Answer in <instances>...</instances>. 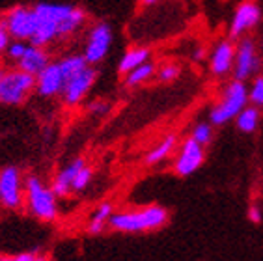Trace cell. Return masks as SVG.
I'll list each match as a JSON object with an SVG mask.
<instances>
[{
    "instance_id": "6da1fadb",
    "label": "cell",
    "mask_w": 263,
    "mask_h": 261,
    "mask_svg": "<svg viewBox=\"0 0 263 261\" xmlns=\"http://www.w3.org/2000/svg\"><path fill=\"white\" fill-rule=\"evenodd\" d=\"M35 13V30L30 45L49 47L56 40H67L86 25L88 13L79 6L40 2L32 6Z\"/></svg>"
},
{
    "instance_id": "7a4b0ae2",
    "label": "cell",
    "mask_w": 263,
    "mask_h": 261,
    "mask_svg": "<svg viewBox=\"0 0 263 261\" xmlns=\"http://www.w3.org/2000/svg\"><path fill=\"white\" fill-rule=\"evenodd\" d=\"M170 220V211L159 203L138 207V209H125L114 211L108 220V230L116 233H149L164 228Z\"/></svg>"
},
{
    "instance_id": "3957f363",
    "label": "cell",
    "mask_w": 263,
    "mask_h": 261,
    "mask_svg": "<svg viewBox=\"0 0 263 261\" xmlns=\"http://www.w3.org/2000/svg\"><path fill=\"white\" fill-rule=\"evenodd\" d=\"M25 207L35 220L51 224L60 215L58 196L52 192L51 185L37 174L25 177Z\"/></svg>"
},
{
    "instance_id": "277c9868",
    "label": "cell",
    "mask_w": 263,
    "mask_h": 261,
    "mask_svg": "<svg viewBox=\"0 0 263 261\" xmlns=\"http://www.w3.org/2000/svg\"><path fill=\"white\" fill-rule=\"evenodd\" d=\"M250 105L248 101V86L243 81H230L224 86L222 94L218 101L211 106L209 110V123L213 127L226 125L230 121L237 118V114L243 110L245 106Z\"/></svg>"
},
{
    "instance_id": "5b68a950",
    "label": "cell",
    "mask_w": 263,
    "mask_h": 261,
    "mask_svg": "<svg viewBox=\"0 0 263 261\" xmlns=\"http://www.w3.org/2000/svg\"><path fill=\"white\" fill-rule=\"evenodd\" d=\"M32 91H35V77L21 71L19 67L6 71L0 82V105L17 106L28 101Z\"/></svg>"
},
{
    "instance_id": "8992f818",
    "label": "cell",
    "mask_w": 263,
    "mask_h": 261,
    "mask_svg": "<svg viewBox=\"0 0 263 261\" xmlns=\"http://www.w3.org/2000/svg\"><path fill=\"white\" fill-rule=\"evenodd\" d=\"M112 41H114V32L112 26L105 21L93 23L91 28L86 34V43L82 49V56L90 65L96 67L97 64H101L105 60L108 52L112 49Z\"/></svg>"
},
{
    "instance_id": "52a82bcc",
    "label": "cell",
    "mask_w": 263,
    "mask_h": 261,
    "mask_svg": "<svg viewBox=\"0 0 263 261\" xmlns=\"http://www.w3.org/2000/svg\"><path fill=\"white\" fill-rule=\"evenodd\" d=\"M0 206L8 211L25 207V177L17 166H4L0 170Z\"/></svg>"
},
{
    "instance_id": "ba28073f",
    "label": "cell",
    "mask_w": 263,
    "mask_h": 261,
    "mask_svg": "<svg viewBox=\"0 0 263 261\" xmlns=\"http://www.w3.org/2000/svg\"><path fill=\"white\" fill-rule=\"evenodd\" d=\"M96 81H97V69L93 65H86L81 71H77L75 75H71L66 81L64 91H62L60 96L62 103L66 106H69V108L79 106L91 91Z\"/></svg>"
},
{
    "instance_id": "9c48e42d",
    "label": "cell",
    "mask_w": 263,
    "mask_h": 261,
    "mask_svg": "<svg viewBox=\"0 0 263 261\" xmlns=\"http://www.w3.org/2000/svg\"><path fill=\"white\" fill-rule=\"evenodd\" d=\"M259 71V54L256 41L252 38H241L235 43V64H233V79L235 81H248L258 75Z\"/></svg>"
},
{
    "instance_id": "30bf717a",
    "label": "cell",
    "mask_w": 263,
    "mask_h": 261,
    "mask_svg": "<svg viewBox=\"0 0 263 261\" xmlns=\"http://www.w3.org/2000/svg\"><path fill=\"white\" fill-rule=\"evenodd\" d=\"M11 40L30 41L35 30V13L32 6H13L0 17Z\"/></svg>"
},
{
    "instance_id": "8fae6325",
    "label": "cell",
    "mask_w": 263,
    "mask_h": 261,
    "mask_svg": "<svg viewBox=\"0 0 263 261\" xmlns=\"http://www.w3.org/2000/svg\"><path fill=\"white\" fill-rule=\"evenodd\" d=\"M203 162H205V147L194 142L191 136H187L179 144V150L174 157L172 168L179 177H189L200 170Z\"/></svg>"
},
{
    "instance_id": "7c38bea8",
    "label": "cell",
    "mask_w": 263,
    "mask_h": 261,
    "mask_svg": "<svg viewBox=\"0 0 263 261\" xmlns=\"http://www.w3.org/2000/svg\"><path fill=\"white\" fill-rule=\"evenodd\" d=\"M259 21H261V8H259L258 2L243 0L235 8L232 21H230V28H228L230 40L237 41L241 38H245L248 32H252L259 25Z\"/></svg>"
},
{
    "instance_id": "4fadbf2b",
    "label": "cell",
    "mask_w": 263,
    "mask_h": 261,
    "mask_svg": "<svg viewBox=\"0 0 263 261\" xmlns=\"http://www.w3.org/2000/svg\"><path fill=\"white\" fill-rule=\"evenodd\" d=\"M64 86H66V75H64L58 60L51 62L40 75L35 77V94L43 99L60 97Z\"/></svg>"
},
{
    "instance_id": "5bb4252c",
    "label": "cell",
    "mask_w": 263,
    "mask_h": 261,
    "mask_svg": "<svg viewBox=\"0 0 263 261\" xmlns=\"http://www.w3.org/2000/svg\"><path fill=\"white\" fill-rule=\"evenodd\" d=\"M233 64H235V41L230 38L218 40L209 54V73L222 79L233 71Z\"/></svg>"
},
{
    "instance_id": "9a60e30c",
    "label": "cell",
    "mask_w": 263,
    "mask_h": 261,
    "mask_svg": "<svg viewBox=\"0 0 263 261\" xmlns=\"http://www.w3.org/2000/svg\"><path fill=\"white\" fill-rule=\"evenodd\" d=\"M86 164L88 162L84 157H77V159L69 161L66 166H62L60 170L56 172L51 181V189H52V192L58 196V200L73 194V183H75L77 174H79Z\"/></svg>"
},
{
    "instance_id": "2e32d148",
    "label": "cell",
    "mask_w": 263,
    "mask_h": 261,
    "mask_svg": "<svg viewBox=\"0 0 263 261\" xmlns=\"http://www.w3.org/2000/svg\"><path fill=\"white\" fill-rule=\"evenodd\" d=\"M51 62V52L45 47H35L28 43V49H26L25 56L17 62V67L21 71H26V73L37 77Z\"/></svg>"
},
{
    "instance_id": "e0dca14e",
    "label": "cell",
    "mask_w": 263,
    "mask_h": 261,
    "mask_svg": "<svg viewBox=\"0 0 263 261\" xmlns=\"http://www.w3.org/2000/svg\"><path fill=\"white\" fill-rule=\"evenodd\" d=\"M179 147V138H177L176 133H168L161 138V140L147 151L144 155V164L146 166H157L162 164L168 157L174 155V151Z\"/></svg>"
},
{
    "instance_id": "ac0fdd59",
    "label": "cell",
    "mask_w": 263,
    "mask_h": 261,
    "mask_svg": "<svg viewBox=\"0 0 263 261\" xmlns=\"http://www.w3.org/2000/svg\"><path fill=\"white\" fill-rule=\"evenodd\" d=\"M152 60V49L147 47H140V45H133L125 50L118 62V73L125 77L127 73H131L133 69L140 67L142 64Z\"/></svg>"
},
{
    "instance_id": "d6986e66",
    "label": "cell",
    "mask_w": 263,
    "mask_h": 261,
    "mask_svg": "<svg viewBox=\"0 0 263 261\" xmlns=\"http://www.w3.org/2000/svg\"><path fill=\"white\" fill-rule=\"evenodd\" d=\"M112 215H114V206H112L110 201H101L91 211L86 224V231L93 237L105 233V230H108V220H110Z\"/></svg>"
},
{
    "instance_id": "ffe728a7",
    "label": "cell",
    "mask_w": 263,
    "mask_h": 261,
    "mask_svg": "<svg viewBox=\"0 0 263 261\" xmlns=\"http://www.w3.org/2000/svg\"><path fill=\"white\" fill-rule=\"evenodd\" d=\"M157 75V65L153 64L152 60L146 62V64H142L140 67H137V69H133L131 73H127L125 77H123V84H125V88H140V86H144L146 82H149L153 79V77Z\"/></svg>"
},
{
    "instance_id": "44dd1931",
    "label": "cell",
    "mask_w": 263,
    "mask_h": 261,
    "mask_svg": "<svg viewBox=\"0 0 263 261\" xmlns=\"http://www.w3.org/2000/svg\"><path fill=\"white\" fill-rule=\"evenodd\" d=\"M259 120H261V108H258V106L254 105H247L233 121H235L237 129L243 135H252L254 130L258 129Z\"/></svg>"
},
{
    "instance_id": "7402d4cb",
    "label": "cell",
    "mask_w": 263,
    "mask_h": 261,
    "mask_svg": "<svg viewBox=\"0 0 263 261\" xmlns=\"http://www.w3.org/2000/svg\"><path fill=\"white\" fill-rule=\"evenodd\" d=\"M191 138L194 142H198L200 146L208 147L213 142V125L208 121H198L193 125V130H191Z\"/></svg>"
},
{
    "instance_id": "603a6c76",
    "label": "cell",
    "mask_w": 263,
    "mask_h": 261,
    "mask_svg": "<svg viewBox=\"0 0 263 261\" xmlns=\"http://www.w3.org/2000/svg\"><path fill=\"white\" fill-rule=\"evenodd\" d=\"M248 101L250 105L263 108V75H256L252 79V84L248 86Z\"/></svg>"
},
{
    "instance_id": "cb8c5ba5",
    "label": "cell",
    "mask_w": 263,
    "mask_h": 261,
    "mask_svg": "<svg viewBox=\"0 0 263 261\" xmlns=\"http://www.w3.org/2000/svg\"><path fill=\"white\" fill-rule=\"evenodd\" d=\"M91 179H93V168L90 164H86L77 174L75 183H73V192H84L90 187Z\"/></svg>"
},
{
    "instance_id": "d4e9b609",
    "label": "cell",
    "mask_w": 263,
    "mask_h": 261,
    "mask_svg": "<svg viewBox=\"0 0 263 261\" xmlns=\"http://www.w3.org/2000/svg\"><path fill=\"white\" fill-rule=\"evenodd\" d=\"M179 75H181V67L177 64H166L162 65V67H157V79L161 82H164V84H168V82H174L179 79Z\"/></svg>"
},
{
    "instance_id": "484cf974",
    "label": "cell",
    "mask_w": 263,
    "mask_h": 261,
    "mask_svg": "<svg viewBox=\"0 0 263 261\" xmlns=\"http://www.w3.org/2000/svg\"><path fill=\"white\" fill-rule=\"evenodd\" d=\"M26 49H28V43L26 41H19V40H11V43L6 49V58L10 62H19L23 56H25Z\"/></svg>"
},
{
    "instance_id": "4316f807",
    "label": "cell",
    "mask_w": 263,
    "mask_h": 261,
    "mask_svg": "<svg viewBox=\"0 0 263 261\" xmlns=\"http://www.w3.org/2000/svg\"><path fill=\"white\" fill-rule=\"evenodd\" d=\"M86 108L91 116H106L108 112H110V103H108V101H103V99H97V101H91Z\"/></svg>"
},
{
    "instance_id": "83f0119b",
    "label": "cell",
    "mask_w": 263,
    "mask_h": 261,
    "mask_svg": "<svg viewBox=\"0 0 263 261\" xmlns=\"http://www.w3.org/2000/svg\"><path fill=\"white\" fill-rule=\"evenodd\" d=\"M10 43H11V35L8 32V28H6V25L2 23V19H0V56L6 54V49H8Z\"/></svg>"
},
{
    "instance_id": "f1b7e54d",
    "label": "cell",
    "mask_w": 263,
    "mask_h": 261,
    "mask_svg": "<svg viewBox=\"0 0 263 261\" xmlns=\"http://www.w3.org/2000/svg\"><path fill=\"white\" fill-rule=\"evenodd\" d=\"M248 220L252 222V224H261L263 211H261V207H259L258 203H252V206L248 207Z\"/></svg>"
},
{
    "instance_id": "f546056e",
    "label": "cell",
    "mask_w": 263,
    "mask_h": 261,
    "mask_svg": "<svg viewBox=\"0 0 263 261\" xmlns=\"http://www.w3.org/2000/svg\"><path fill=\"white\" fill-rule=\"evenodd\" d=\"M37 252H21V254H15V256H6L4 261H34Z\"/></svg>"
},
{
    "instance_id": "4dcf8cb0",
    "label": "cell",
    "mask_w": 263,
    "mask_h": 261,
    "mask_svg": "<svg viewBox=\"0 0 263 261\" xmlns=\"http://www.w3.org/2000/svg\"><path fill=\"white\" fill-rule=\"evenodd\" d=\"M203 56H205V49H203V47H198V49L193 50V56H191V58H194L196 62H200Z\"/></svg>"
},
{
    "instance_id": "1f68e13d",
    "label": "cell",
    "mask_w": 263,
    "mask_h": 261,
    "mask_svg": "<svg viewBox=\"0 0 263 261\" xmlns=\"http://www.w3.org/2000/svg\"><path fill=\"white\" fill-rule=\"evenodd\" d=\"M138 2H140L142 6H144V8H149V6H155L159 2V0H138Z\"/></svg>"
},
{
    "instance_id": "d6a6232c",
    "label": "cell",
    "mask_w": 263,
    "mask_h": 261,
    "mask_svg": "<svg viewBox=\"0 0 263 261\" xmlns=\"http://www.w3.org/2000/svg\"><path fill=\"white\" fill-rule=\"evenodd\" d=\"M34 261H49V259H47L45 254H40V252H37V256H35V259H34Z\"/></svg>"
},
{
    "instance_id": "836d02e7",
    "label": "cell",
    "mask_w": 263,
    "mask_h": 261,
    "mask_svg": "<svg viewBox=\"0 0 263 261\" xmlns=\"http://www.w3.org/2000/svg\"><path fill=\"white\" fill-rule=\"evenodd\" d=\"M4 73H6V69H2V67H0V82H2V77H4Z\"/></svg>"
},
{
    "instance_id": "e575fe53",
    "label": "cell",
    "mask_w": 263,
    "mask_h": 261,
    "mask_svg": "<svg viewBox=\"0 0 263 261\" xmlns=\"http://www.w3.org/2000/svg\"><path fill=\"white\" fill-rule=\"evenodd\" d=\"M4 257H6V256H0V261H4Z\"/></svg>"
}]
</instances>
